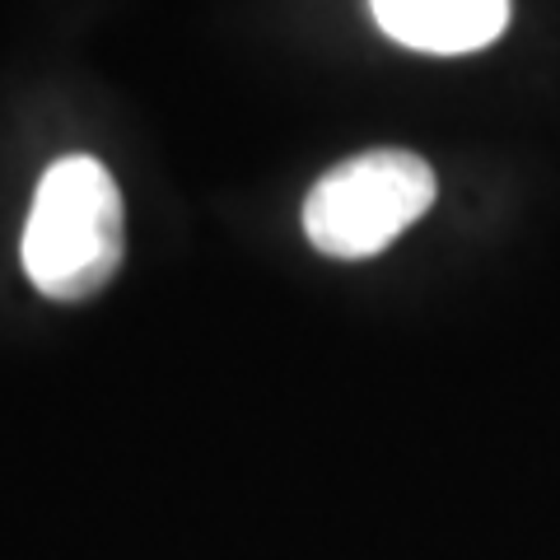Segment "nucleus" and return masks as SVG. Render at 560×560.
Instances as JSON below:
<instances>
[{
    "instance_id": "f257e3e1",
    "label": "nucleus",
    "mask_w": 560,
    "mask_h": 560,
    "mask_svg": "<svg viewBox=\"0 0 560 560\" xmlns=\"http://www.w3.org/2000/svg\"><path fill=\"white\" fill-rule=\"evenodd\" d=\"M127 234H121V191L113 173L90 154L57 160L38 191L24 224V271L38 294L61 304L90 300L121 267Z\"/></svg>"
},
{
    "instance_id": "f03ea898",
    "label": "nucleus",
    "mask_w": 560,
    "mask_h": 560,
    "mask_svg": "<svg viewBox=\"0 0 560 560\" xmlns=\"http://www.w3.org/2000/svg\"><path fill=\"white\" fill-rule=\"evenodd\" d=\"M440 197L434 168L411 150H370L313 183L304 234L323 257L360 261L383 253Z\"/></svg>"
},
{
    "instance_id": "7ed1b4c3",
    "label": "nucleus",
    "mask_w": 560,
    "mask_h": 560,
    "mask_svg": "<svg viewBox=\"0 0 560 560\" xmlns=\"http://www.w3.org/2000/svg\"><path fill=\"white\" fill-rule=\"evenodd\" d=\"M393 43L430 57H467L490 47L510 24V0H370Z\"/></svg>"
}]
</instances>
